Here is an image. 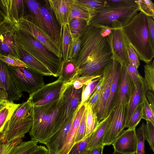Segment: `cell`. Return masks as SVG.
<instances>
[{"instance_id": "obj_1", "label": "cell", "mask_w": 154, "mask_h": 154, "mask_svg": "<svg viewBox=\"0 0 154 154\" xmlns=\"http://www.w3.org/2000/svg\"><path fill=\"white\" fill-rule=\"evenodd\" d=\"M102 26L88 24L80 38L81 49L75 60L80 77L101 76L112 59L108 36Z\"/></svg>"}, {"instance_id": "obj_2", "label": "cell", "mask_w": 154, "mask_h": 154, "mask_svg": "<svg viewBox=\"0 0 154 154\" xmlns=\"http://www.w3.org/2000/svg\"><path fill=\"white\" fill-rule=\"evenodd\" d=\"M123 33L138 58L146 63L154 57L152 44L148 29L147 16L142 12L137 13L122 28Z\"/></svg>"}, {"instance_id": "obj_3", "label": "cell", "mask_w": 154, "mask_h": 154, "mask_svg": "<svg viewBox=\"0 0 154 154\" xmlns=\"http://www.w3.org/2000/svg\"><path fill=\"white\" fill-rule=\"evenodd\" d=\"M58 99L42 106H32V123L29 131L31 140L45 144L58 131L56 119Z\"/></svg>"}, {"instance_id": "obj_4", "label": "cell", "mask_w": 154, "mask_h": 154, "mask_svg": "<svg viewBox=\"0 0 154 154\" xmlns=\"http://www.w3.org/2000/svg\"><path fill=\"white\" fill-rule=\"evenodd\" d=\"M17 37L21 47L44 65L53 76H60L62 59L58 58L40 42L17 28Z\"/></svg>"}, {"instance_id": "obj_5", "label": "cell", "mask_w": 154, "mask_h": 154, "mask_svg": "<svg viewBox=\"0 0 154 154\" xmlns=\"http://www.w3.org/2000/svg\"><path fill=\"white\" fill-rule=\"evenodd\" d=\"M139 11L136 3L124 6H110L106 3L104 6L96 10L89 24L110 28L112 23L119 22L122 23L123 27L130 21Z\"/></svg>"}, {"instance_id": "obj_6", "label": "cell", "mask_w": 154, "mask_h": 154, "mask_svg": "<svg viewBox=\"0 0 154 154\" xmlns=\"http://www.w3.org/2000/svg\"><path fill=\"white\" fill-rule=\"evenodd\" d=\"M32 123V109L29 113L27 107L20 104L14 111L0 133V143L22 138L30 131Z\"/></svg>"}, {"instance_id": "obj_7", "label": "cell", "mask_w": 154, "mask_h": 154, "mask_svg": "<svg viewBox=\"0 0 154 154\" xmlns=\"http://www.w3.org/2000/svg\"><path fill=\"white\" fill-rule=\"evenodd\" d=\"M8 67L15 87L21 93L31 94L45 85L43 75L30 68L8 65Z\"/></svg>"}, {"instance_id": "obj_8", "label": "cell", "mask_w": 154, "mask_h": 154, "mask_svg": "<svg viewBox=\"0 0 154 154\" xmlns=\"http://www.w3.org/2000/svg\"><path fill=\"white\" fill-rule=\"evenodd\" d=\"M119 63L116 60H112L101 75L96 88L100 90L99 97L94 108L99 122L105 118V110L109 96L111 82Z\"/></svg>"}, {"instance_id": "obj_9", "label": "cell", "mask_w": 154, "mask_h": 154, "mask_svg": "<svg viewBox=\"0 0 154 154\" xmlns=\"http://www.w3.org/2000/svg\"><path fill=\"white\" fill-rule=\"evenodd\" d=\"M111 110V121L103 140L104 146L111 145L125 128L127 104H119Z\"/></svg>"}, {"instance_id": "obj_10", "label": "cell", "mask_w": 154, "mask_h": 154, "mask_svg": "<svg viewBox=\"0 0 154 154\" xmlns=\"http://www.w3.org/2000/svg\"><path fill=\"white\" fill-rule=\"evenodd\" d=\"M15 25L17 28L40 42L58 58L62 59L61 50L50 36L35 23L23 19Z\"/></svg>"}, {"instance_id": "obj_11", "label": "cell", "mask_w": 154, "mask_h": 154, "mask_svg": "<svg viewBox=\"0 0 154 154\" xmlns=\"http://www.w3.org/2000/svg\"><path fill=\"white\" fill-rule=\"evenodd\" d=\"M15 24L5 20L0 24V55L18 59Z\"/></svg>"}, {"instance_id": "obj_12", "label": "cell", "mask_w": 154, "mask_h": 154, "mask_svg": "<svg viewBox=\"0 0 154 154\" xmlns=\"http://www.w3.org/2000/svg\"><path fill=\"white\" fill-rule=\"evenodd\" d=\"M64 83L61 79L46 84L29 95L28 98L33 106L44 105L58 100Z\"/></svg>"}, {"instance_id": "obj_13", "label": "cell", "mask_w": 154, "mask_h": 154, "mask_svg": "<svg viewBox=\"0 0 154 154\" xmlns=\"http://www.w3.org/2000/svg\"><path fill=\"white\" fill-rule=\"evenodd\" d=\"M122 28L111 29L108 36L112 53V59L121 65L126 66L128 63L127 48V40L123 35Z\"/></svg>"}, {"instance_id": "obj_14", "label": "cell", "mask_w": 154, "mask_h": 154, "mask_svg": "<svg viewBox=\"0 0 154 154\" xmlns=\"http://www.w3.org/2000/svg\"><path fill=\"white\" fill-rule=\"evenodd\" d=\"M41 5V13L42 17L43 26L45 32L61 50V29L58 24L54 15L51 10L48 0Z\"/></svg>"}, {"instance_id": "obj_15", "label": "cell", "mask_w": 154, "mask_h": 154, "mask_svg": "<svg viewBox=\"0 0 154 154\" xmlns=\"http://www.w3.org/2000/svg\"><path fill=\"white\" fill-rule=\"evenodd\" d=\"M134 87L127 72L126 66L121 64L119 82L112 109L119 104H127L134 91Z\"/></svg>"}, {"instance_id": "obj_16", "label": "cell", "mask_w": 154, "mask_h": 154, "mask_svg": "<svg viewBox=\"0 0 154 154\" xmlns=\"http://www.w3.org/2000/svg\"><path fill=\"white\" fill-rule=\"evenodd\" d=\"M0 11L5 20L17 24L25 15L24 0H0Z\"/></svg>"}, {"instance_id": "obj_17", "label": "cell", "mask_w": 154, "mask_h": 154, "mask_svg": "<svg viewBox=\"0 0 154 154\" xmlns=\"http://www.w3.org/2000/svg\"><path fill=\"white\" fill-rule=\"evenodd\" d=\"M0 89L5 94V99L9 102L19 100L23 95L14 84L10 75L8 65L0 60Z\"/></svg>"}, {"instance_id": "obj_18", "label": "cell", "mask_w": 154, "mask_h": 154, "mask_svg": "<svg viewBox=\"0 0 154 154\" xmlns=\"http://www.w3.org/2000/svg\"><path fill=\"white\" fill-rule=\"evenodd\" d=\"M136 127L123 130L112 144L114 151L119 152L135 154L137 143Z\"/></svg>"}, {"instance_id": "obj_19", "label": "cell", "mask_w": 154, "mask_h": 154, "mask_svg": "<svg viewBox=\"0 0 154 154\" xmlns=\"http://www.w3.org/2000/svg\"><path fill=\"white\" fill-rule=\"evenodd\" d=\"M76 112L71 115L60 128L46 142L45 145L48 150L55 154H58L60 151L66 140Z\"/></svg>"}, {"instance_id": "obj_20", "label": "cell", "mask_w": 154, "mask_h": 154, "mask_svg": "<svg viewBox=\"0 0 154 154\" xmlns=\"http://www.w3.org/2000/svg\"><path fill=\"white\" fill-rule=\"evenodd\" d=\"M86 107L85 102L77 111L63 145L58 154H68L75 143L77 130Z\"/></svg>"}, {"instance_id": "obj_21", "label": "cell", "mask_w": 154, "mask_h": 154, "mask_svg": "<svg viewBox=\"0 0 154 154\" xmlns=\"http://www.w3.org/2000/svg\"><path fill=\"white\" fill-rule=\"evenodd\" d=\"M50 7L61 26L68 23L69 10L73 0H48Z\"/></svg>"}, {"instance_id": "obj_22", "label": "cell", "mask_w": 154, "mask_h": 154, "mask_svg": "<svg viewBox=\"0 0 154 154\" xmlns=\"http://www.w3.org/2000/svg\"><path fill=\"white\" fill-rule=\"evenodd\" d=\"M16 45L18 59L29 67L43 75L53 76L48 69L37 59L26 51L21 46L17 37Z\"/></svg>"}, {"instance_id": "obj_23", "label": "cell", "mask_w": 154, "mask_h": 154, "mask_svg": "<svg viewBox=\"0 0 154 154\" xmlns=\"http://www.w3.org/2000/svg\"><path fill=\"white\" fill-rule=\"evenodd\" d=\"M146 91L143 83V78L140 75L137 84L134 85L133 93L127 104L125 128L135 109L142 102L143 96Z\"/></svg>"}, {"instance_id": "obj_24", "label": "cell", "mask_w": 154, "mask_h": 154, "mask_svg": "<svg viewBox=\"0 0 154 154\" xmlns=\"http://www.w3.org/2000/svg\"><path fill=\"white\" fill-rule=\"evenodd\" d=\"M111 117L112 110L106 118L99 122L96 128L91 135L87 146L88 150L103 146V140L110 123Z\"/></svg>"}, {"instance_id": "obj_25", "label": "cell", "mask_w": 154, "mask_h": 154, "mask_svg": "<svg viewBox=\"0 0 154 154\" xmlns=\"http://www.w3.org/2000/svg\"><path fill=\"white\" fill-rule=\"evenodd\" d=\"M24 1L25 8L28 9L29 13L25 14L23 19L34 23L45 32L43 26L42 17L40 11L41 5L36 0Z\"/></svg>"}, {"instance_id": "obj_26", "label": "cell", "mask_w": 154, "mask_h": 154, "mask_svg": "<svg viewBox=\"0 0 154 154\" xmlns=\"http://www.w3.org/2000/svg\"><path fill=\"white\" fill-rule=\"evenodd\" d=\"M78 70L75 60H62L59 77L64 84L70 83L78 75Z\"/></svg>"}, {"instance_id": "obj_27", "label": "cell", "mask_w": 154, "mask_h": 154, "mask_svg": "<svg viewBox=\"0 0 154 154\" xmlns=\"http://www.w3.org/2000/svg\"><path fill=\"white\" fill-rule=\"evenodd\" d=\"M91 15L79 0H73L69 10L68 22L73 19H81L89 22Z\"/></svg>"}, {"instance_id": "obj_28", "label": "cell", "mask_w": 154, "mask_h": 154, "mask_svg": "<svg viewBox=\"0 0 154 154\" xmlns=\"http://www.w3.org/2000/svg\"><path fill=\"white\" fill-rule=\"evenodd\" d=\"M121 64L119 63L116 68L110 85V93L106 106L105 118L108 115L112 109L114 99L118 89L120 76Z\"/></svg>"}, {"instance_id": "obj_29", "label": "cell", "mask_w": 154, "mask_h": 154, "mask_svg": "<svg viewBox=\"0 0 154 154\" xmlns=\"http://www.w3.org/2000/svg\"><path fill=\"white\" fill-rule=\"evenodd\" d=\"M61 51L62 60H68L69 50L71 46L72 38L70 35L67 24L61 26Z\"/></svg>"}, {"instance_id": "obj_30", "label": "cell", "mask_w": 154, "mask_h": 154, "mask_svg": "<svg viewBox=\"0 0 154 154\" xmlns=\"http://www.w3.org/2000/svg\"><path fill=\"white\" fill-rule=\"evenodd\" d=\"M67 24L72 39H75L80 38L89 23L85 20L75 18L70 20Z\"/></svg>"}, {"instance_id": "obj_31", "label": "cell", "mask_w": 154, "mask_h": 154, "mask_svg": "<svg viewBox=\"0 0 154 154\" xmlns=\"http://www.w3.org/2000/svg\"><path fill=\"white\" fill-rule=\"evenodd\" d=\"M99 122L97 114L94 109L87 105L85 137L88 136L93 133L96 128Z\"/></svg>"}, {"instance_id": "obj_32", "label": "cell", "mask_w": 154, "mask_h": 154, "mask_svg": "<svg viewBox=\"0 0 154 154\" xmlns=\"http://www.w3.org/2000/svg\"><path fill=\"white\" fill-rule=\"evenodd\" d=\"M143 83L146 90L154 92V60L144 66Z\"/></svg>"}, {"instance_id": "obj_33", "label": "cell", "mask_w": 154, "mask_h": 154, "mask_svg": "<svg viewBox=\"0 0 154 154\" xmlns=\"http://www.w3.org/2000/svg\"><path fill=\"white\" fill-rule=\"evenodd\" d=\"M38 143L32 140L22 141L15 146L9 154H30L38 147Z\"/></svg>"}, {"instance_id": "obj_34", "label": "cell", "mask_w": 154, "mask_h": 154, "mask_svg": "<svg viewBox=\"0 0 154 154\" xmlns=\"http://www.w3.org/2000/svg\"><path fill=\"white\" fill-rule=\"evenodd\" d=\"M20 104L14 103L13 102H10L0 111V133L14 111Z\"/></svg>"}, {"instance_id": "obj_35", "label": "cell", "mask_w": 154, "mask_h": 154, "mask_svg": "<svg viewBox=\"0 0 154 154\" xmlns=\"http://www.w3.org/2000/svg\"><path fill=\"white\" fill-rule=\"evenodd\" d=\"M100 77L89 81L82 87L81 100L79 108L86 102L94 92L98 84Z\"/></svg>"}, {"instance_id": "obj_36", "label": "cell", "mask_w": 154, "mask_h": 154, "mask_svg": "<svg viewBox=\"0 0 154 154\" xmlns=\"http://www.w3.org/2000/svg\"><path fill=\"white\" fill-rule=\"evenodd\" d=\"M91 134L75 143L68 154H88L89 150L87 149V146Z\"/></svg>"}, {"instance_id": "obj_37", "label": "cell", "mask_w": 154, "mask_h": 154, "mask_svg": "<svg viewBox=\"0 0 154 154\" xmlns=\"http://www.w3.org/2000/svg\"><path fill=\"white\" fill-rule=\"evenodd\" d=\"M135 2L138 5L140 11L154 19V4L152 1L136 0Z\"/></svg>"}, {"instance_id": "obj_38", "label": "cell", "mask_w": 154, "mask_h": 154, "mask_svg": "<svg viewBox=\"0 0 154 154\" xmlns=\"http://www.w3.org/2000/svg\"><path fill=\"white\" fill-rule=\"evenodd\" d=\"M143 115L142 102L140 103L133 112L126 128L136 127L143 118Z\"/></svg>"}, {"instance_id": "obj_39", "label": "cell", "mask_w": 154, "mask_h": 154, "mask_svg": "<svg viewBox=\"0 0 154 154\" xmlns=\"http://www.w3.org/2000/svg\"><path fill=\"white\" fill-rule=\"evenodd\" d=\"M82 4L88 11L91 17L97 9L104 6L106 3V0H79Z\"/></svg>"}, {"instance_id": "obj_40", "label": "cell", "mask_w": 154, "mask_h": 154, "mask_svg": "<svg viewBox=\"0 0 154 154\" xmlns=\"http://www.w3.org/2000/svg\"><path fill=\"white\" fill-rule=\"evenodd\" d=\"M143 134L145 140L147 141L154 152V125L150 122L146 121V124L144 126Z\"/></svg>"}, {"instance_id": "obj_41", "label": "cell", "mask_w": 154, "mask_h": 154, "mask_svg": "<svg viewBox=\"0 0 154 154\" xmlns=\"http://www.w3.org/2000/svg\"><path fill=\"white\" fill-rule=\"evenodd\" d=\"M144 123L143 122L136 130L137 140L136 154H145L143 128Z\"/></svg>"}, {"instance_id": "obj_42", "label": "cell", "mask_w": 154, "mask_h": 154, "mask_svg": "<svg viewBox=\"0 0 154 154\" xmlns=\"http://www.w3.org/2000/svg\"><path fill=\"white\" fill-rule=\"evenodd\" d=\"M142 103L143 115V119L150 122L154 125V110L149 105L146 98L145 94L143 97Z\"/></svg>"}, {"instance_id": "obj_43", "label": "cell", "mask_w": 154, "mask_h": 154, "mask_svg": "<svg viewBox=\"0 0 154 154\" xmlns=\"http://www.w3.org/2000/svg\"><path fill=\"white\" fill-rule=\"evenodd\" d=\"M81 45V42L80 38L72 39L69 52L68 60H75L80 52Z\"/></svg>"}, {"instance_id": "obj_44", "label": "cell", "mask_w": 154, "mask_h": 154, "mask_svg": "<svg viewBox=\"0 0 154 154\" xmlns=\"http://www.w3.org/2000/svg\"><path fill=\"white\" fill-rule=\"evenodd\" d=\"M22 141V138H19L9 142L0 143V154H9L15 146Z\"/></svg>"}, {"instance_id": "obj_45", "label": "cell", "mask_w": 154, "mask_h": 154, "mask_svg": "<svg viewBox=\"0 0 154 154\" xmlns=\"http://www.w3.org/2000/svg\"><path fill=\"white\" fill-rule=\"evenodd\" d=\"M0 60L7 64L8 66L16 67H29L19 59L14 57L0 55Z\"/></svg>"}, {"instance_id": "obj_46", "label": "cell", "mask_w": 154, "mask_h": 154, "mask_svg": "<svg viewBox=\"0 0 154 154\" xmlns=\"http://www.w3.org/2000/svg\"><path fill=\"white\" fill-rule=\"evenodd\" d=\"M101 76L80 77L77 76L70 83L76 89H79L83 86L87 82L100 77Z\"/></svg>"}, {"instance_id": "obj_47", "label": "cell", "mask_w": 154, "mask_h": 154, "mask_svg": "<svg viewBox=\"0 0 154 154\" xmlns=\"http://www.w3.org/2000/svg\"><path fill=\"white\" fill-rule=\"evenodd\" d=\"M127 48L129 63L132 64L138 68L140 65L138 57L134 49L128 41L127 42Z\"/></svg>"}, {"instance_id": "obj_48", "label": "cell", "mask_w": 154, "mask_h": 154, "mask_svg": "<svg viewBox=\"0 0 154 154\" xmlns=\"http://www.w3.org/2000/svg\"><path fill=\"white\" fill-rule=\"evenodd\" d=\"M86 108L84 112L78 128L75 139V143L83 139L85 136L86 131L85 119Z\"/></svg>"}, {"instance_id": "obj_49", "label": "cell", "mask_w": 154, "mask_h": 154, "mask_svg": "<svg viewBox=\"0 0 154 154\" xmlns=\"http://www.w3.org/2000/svg\"><path fill=\"white\" fill-rule=\"evenodd\" d=\"M126 68L127 72L134 85H137L140 76L138 73L137 68L130 63L126 66Z\"/></svg>"}, {"instance_id": "obj_50", "label": "cell", "mask_w": 154, "mask_h": 154, "mask_svg": "<svg viewBox=\"0 0 154 154\" xmlns=\"http://www.w3.org/2000/svg\"><path fill=\"white\" fill-rule=\"evenodd\" d=\"M106 4L109 5L124 6L136 4L133 0H106Z\"/></svg>"}, {"instance_id": "obj_51", "label": "cell", "mask_w": 154, "mask_h": 154, "mask_svg": "<svg viewBox=\"0 0 154 154\" xmlns=\"http://www.w3.org/2000/svg\"><path fill=\"white\" fill-rule=\"evenodd\" d=\"M100 90L95 89L86 102L87 106L94 109L98 101L100 95Z\"/></svg>"}, {"instance_id": "obj_52", "label": "cell", "mask_w": 154, "mask_h": 154, "mask_svg": "<svg viewBox=\"0 0 154 154\" xmlns=\"http://www.w3.org/2000/svg\"><path fill=\"white\" fill-rule=\"evenodd\" d=\"M148 29L150 37L153 45H154V19L150 17L147 16Z\"/></svg>"}, {"instance_id": "obj_53", "label": "cell", "mask_w": 154, "mask_h": 154, "mask_svg": "<svg viewBox=\"0 0 154 154\" xmlns=\"http://www.w3.org/2000/svg\"><path fill=\"white\" fill-rule=\"evenodd\" d=\"M147 100L152 109L154 110V92L147 90L145 94Z\"/></svg>"}, {"instance_id": "obj_54", "label": "cell", "mask_w": 154, "mask_h": 154, "mask_svg": "<svg viewBox=\"0 0 154 154\" xmlns=\"http://www.w3.org/2000/svg\"><path fill=\"white\" fill-rule=\"evenodd\" d=\"M48 149L44 146H38L37 148L30 154H47Z\"/></svg>"}, {"instance_id": "obj_55", "label": "cell", "mask_w": 154, "mask_h": 154, "mask_svg": "<svg viewBox=\"0 0 154 154\" xmlns=\"http://www.w3.org/2000/svg\"><path fill=\"white\" fill-rule=\"evenodd\" d=\"M104 147V146H102L93 148L89 150L88 154H103Z\"/></svg>"}, {"instance_id": "obj_56", "label": "cell", "mask_w": 154, "mask_h": 154, "mask_svg": "<svg viewBox=\"0 0 154 154\" xmlns=\"http://www.w3.org/2000/svg\"><path fill=\"white\" fill-rule=\"evenodd\" d=\"M10 102L4 99L0 101V111L5 107Z\"/></svg>"}, {"instance_id": "obj_57", "label": "cell", "mask_w": 154, "mask_h": 154, "mask_svg": "<svg viewBox=\"0 0 154 154\" xmlns=\"http://www.w3.org/2000/svg\"><path fill=\"white\" fill-rule=\"evenodd\" d=\"M5 20L4 17L0 11V24Z\"/></svg>"}, {"instance_id": "obj_58", "label": "cell", "mask_w": 154, "mask_h": 154, "mask_svg": "<svg viewBox=\"0 0 154 154\" xmlns=\"http://www.w3.org/2000/svg\"><path fill=\"white\" fill-rule=\"evenodd\" d=\"M0 96L2 97V98L5 99L6 98V96L3 92L0 89Z\"/></svg>"}, {"instance_id": "obj_59", "label": "cell", "mask_w": 154, "mask_h": 154, "mask_svg": "<svg viewBox=\"0 0 154 154\" xmlns=\"http://www.w3.org/2000/svg\"><path fill=\"white\" fill-rule=\"evenodd\" d=\"M112 154H131L124 153L119 152H117V151L114 150V152H113V153Z\"/></svg>"}, {"instance_id": "obj_60", "label": "cell", "mask_w": 154, "mask_h": 154, "mask_svg": "<svg viewBox=\"0 0 154 154\" xmlns=\"http://www.w3.org/2000/svg\"><path fill=\"white\" fill-rule=\"evenodd\" d=\"M47 154H55L53 152H52V151L48 150V152Z\"/></svg>"}, {"instance_id": "obj_61", "label": "cell", "mask_w": 154, "mask_h": 154, "mask_svg": "<svg viewBox=\"0 0 154 154\" xmlns=\"http://www.w3.org/2000/svg\"><path fill=\"white\" fill-rule=\"evenodd\" d=\"M4 98H2V97L0 96V101Z\"/></svg>"}, {"instance_id": "obj_62", "label": "cell", "mask_w": 154, "mask_h": 154, "mask_svg": "<svg viewBox=\"0 0 154 154\" xmlns=\"http://www.w3.org/2000/svg\"></svg>"}]
</instances>
